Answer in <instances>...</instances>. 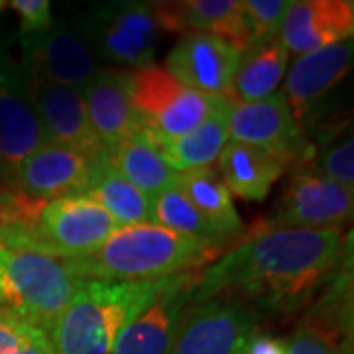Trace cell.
I'll list each match as a JSON object with an SVG mask.
<instances>
[{"label":"cell","mask_w":354,"mask_h":354,"mask_svg":"<svg viewBox=\"0 0 354 354\" xmlns=\"http://www.w3.org/2000/svg\"><path fill=\"white\" fill-rule=\"evenodd\" d=\"M32 252L51 258H77L93 252L118 230L101 205L87 197L55 201L32 199L28 207Z\"/></svg>","instance_id":"8992f818"},{"label":"cell","mask_w":354,"mask_h":354,"mask_svg":"<svg viewBox=\"0 0 354 354\" xmlns=\"http://www.w3.org/2000/svg\"><path fill=\"white\" fill-rule=\"evenodd\" d=\"M241 51L225 39L205 34L181 36L165 59V71L183 87L205 93L225 95L230 85Z\"/></svg>","instance_id":"e0dca14e"},{"label":"cell","mask_w":354,"mask_h":354,"mask_svg":"<svg viewBox=\"0 0 354 354\" xmlns=\"http://www.w3.org/2000/svg\"><path fill=\"white\" fill-rule=\"evenodd\" d=\"M344 230L256 228L199 272L193 305L234 299L293 311L330 283L344 260Z\"/></svg>","instance_id":"6da1fadb"},{"label":"cell","mask_w":354,"mask_h":354,"mask_svg":"<svg viewBox=\"0 0 354 354\" xmlns=\"http://www.w3.org/2000/svg\"><path fill=\"white\" fill-rule=\"evenodd\" d=\"M201 272V270H199ZM199 272L174 276L120 330L113 354H167L193 305Z\"/></svg>","instance_id":"7c38bea8"},{"label":"cell","mask_w":354,"mask_h":354,"mask_svg":"<svg viewBox=\"0 0 354 354\" xmlns=\"http://www.w3.org/2000/svg\"><path fill=\"white\" fill-rule=\"evenodd\" d=\"M95 162L59 144H46L20 165L14 189L36 201L85 197Z\"/></svg>","instance_id":"2e32d148"},{"label":"cell","mask_w":354,"mask_h":354,"mask_svg":"<svg viewBox=\"0 0 354 354\" xmlns=\"http://www.w3.org/2000/svg\"><path fill=\"white\" fill-rule=\"evenodd\" d=\"M228 142H241L274 156L283 167H307L315 144L295 120L283 93L256 102L232 104L228 114Z\"/></svg>","instance_id":"ba28073f"},{"label":"cell","mask_w":354,"mask_h":354,"mask_svg":"<svg viewBox=\"0 0 354 354\" xmlns=\"http://www.w3.org/2000/svg\"><path fill=\"white\" fill-rule=\"evenodd\" d=\"M230 109L232 102L223 97L215 106V111L209 114V118L187 134L177 138H162L150 134L156 150L160 152L174 174L211 167V164H215L228 142Z\"/></svg>","instance_id":"7402d4cb"},{"label":"cell","mask_w":354,"mask_h":354,"mask_svg":"<svg viewBox=\"0 0 354 354\" xmlns=\"http://www.w3.org/2000/svg\"><path fill=\"white\" fill-rule=\"evenodd\" d=\"M8 191H12V189H10V187H8V185H6V183L2 181V177H0V199H2V197H4V195L8 193Z\"/></svg>","instance_id":"e575fe53"},{"label":"cell","mask_w":354,"mask_h":354,"mask_svg":"<svg viewBox=\"0 0 354 354\" xmlns=\"http://www.w3.org/2000/svg\"><path fill=\"white\" fill-rule=\"evenodd\" d=\"M260 313L234 299L191 305L167 354H244Z\"/></svg>","instance_id":"8fae6325"},{"label":"cell","mask_w":354,"mask_h":354,"mask_svg":"<svg viewBox=\"0 0 354 354\" xmlns=\"http://www.w3.org/2000/svg\"><path fill=\"white\" fill-rule=\"evenodd\" d=\"M4 6H6V2H2V0H0V12H2V8H4Z\"/></svg>","instance_id":"d590c367"},{"label":"cell","mask_w":354,"mask_h":354,"mask_svg":"<svg viewBox=\"0 0 354 354\" xmlns=\"http://www.w3.org/2000/svg\"><path fill=\"white\" fill-rule=\"evenodd\" d=\"M353 39L339 41L321 50L299 55L286 71L283 97L299 124L327 101L330 91L353 69Z\"/></svg>","instance_id":"9a60e30c"},{"label":"cell","mask_w":354,"mask_h":354,"mask_svg":"<svg viewBox=\"0 0 354 354\" xmlns=\"http://www.w3.org/2000/svg\"><path fill=\"white\" fill-rule=\"evenodd\" d=\"M165 279H79L71 301L48 333L55 354H113L120 330L160 291Z\"/></svg>","instance_id":"3957f363"},{"label":"cell","mask_w":354,"mask_h":354,"mask_svg":"<svg viewBox=\"0 0 354 354\" xmlns=\"http://www.w3.org/2000/svg\"><path fill=\"white\" fill-rule=\"evenodd\" d=\"M221 181L228 193L244 201L262 203L283 176L286 167L274 156L241 142H227L216 160Z\"/></svg>","instance_id":"603a6c76"},{"label":"cell","mask_w":354,"mask_h":354,"mask_svg":"<svg viewBox=\"0 0 354 354\" xmlns=\"http://www.w3.org/2000/svg\"><path fill=\"white\" fill-rule=\"evenodd\" d=\"M85 197L101 205L118 227L152 223L150 197L130 185L104 160L95 162Z\"/></svg>","instance_id":"484cf974"},{"label":"cell","mask_w":354,"mask_h":354,"mask_svg":"<svg viewBox=\"0 0 354 354\" xmlns=\"http://www.w3.org/2000/svg\"><path fill=\"white\" fill-rule=\"evenodd\" d=\"M102 160L150 199L176 181V174L152 144L150 132L144 138L127 140L104 150Z\"/></svg>","instance_id":"d4e9b609"},{"label":"cell","mask_w":354,"mask_h":354,"mask_svg":"<svg viewBox=\"0 0 354 354\" xmlns=\"http://www.w3.org/2000/svg\"><path fill=\"white\" fill-rule=\"evenodd\" d=\"M73 24L97 62L118 65L124 71L152 65L162 38L152 2H101L81 14Z\"/></svg>","instance_id":"5b68a950"},{"label":"cell","mask_w":354,"mask_h":354,"mask_svg":"<svg viewBox=\"0 0 354 354\" xmlns=\"http://www.w3.org/2000/svg\"><path fill=\"white\" fill-rule=\"evenodd\" d=\"M77 286L64 260L0 246V311L18 323L50 333Z\"/></svg>","instance_id":"277c9868"},{"label":"cell","mask_w":354,"mask_h":354,"mask_svg":"<svg viewBox=\"0 0 354 354\" xmlns=\"http://www.w3.org/2000/svg\"><path fill=\"white\" fill-rule=\"evenodd\" d=\"M286 354H353L351 311L323 307L286 339Z\"/></svg>","instance_id":"4316f807"},{"label":"cell","mask_w":354,"mask_h":354,"mask_svg":"<svg viewBox=\"0 0 354 354\" xmlns=\"http://www.w3.org/2000/svg\"><path fill=\"white\" fill-rule=\"evenodd\" d=\"M290 51L278 36L252 41L241 51L234 77L225 91V99L232 104L256 102L278 93L279 83L288 71Z\"/></svg>","instance_id":"44dd1931"},{"label":"cell","mask_w":354,"mask_h":354,"mask_svg":"<svg viewBox=\"0 0 354 354\" xmlns=\"http://www.w3.org/2000/svg\"><path fill=\"white\" fill-rule=\"evenodd\" d=\"M150 211H152L153 225L169 228V230L185 234V236H195L201 241L213 242V244L223 246L225 250L236 244V242L230 241L225 232H221L215 225H211L191 205L189 199L179 191L176 181H174V185H169L167 189L150 199Z\"/></svg>","instance_id":"83f0119b"},{"label":"cell","mask_w":354,"mask_h":354,"mask_svg":"<svg viewBox=\"0 0 354 354\" xmlns=\"http://www.w3.org/2000/svg\"><path fill=\"white\" fill-rule=\"evenodd\" d=\"M127 77L130 101L142 124L162 138H177L195 130L223 99L183 87L164 67L153 64L127 71Z\"/></svg>","instance_id":"52a82bcc"},{"label":"cell","mask_w":354,"mask_h":354,"mask_svg":"<svg viewBox=\"0 0 354 354\" xmlns=\"http://www.w3.org/2000/svg\"><path fill=\"white\" fill-rule=\"evenodd\" d=\"M28 73L0 55V177L14 189L20 165L50 138L30 99Z\"/></svg>","instance_id":"30bf717a"},{"label":"cell","mask_w":354,"mask_h":354,"mask_svg":"<svg viewBox=\"0 0 354 354\" xmlns=\"http://www.w3.org/2000/svg\"><path fill=\"white\" fill-rule=\"evenodd\" d=\"M152 8L162 32L179 36H215L234 46L239 51L246 50L252 41L242 10V0L152 2Z\"/></svg>","instance_id":"ac0fdd59"},{"label":"cell","mask_w":354,"mask_h":354,"mask_svg":"<svg viewBox=\"0 0 354 354\" xmlns=\"http://www.w3.org/2000/svg\"><path fill=\"white\" fill-rule=\"evenodd\" d=\"M176 185L211 225L225 232L232 242L241 241L244 223L230 193L213 167L176 174Z\"/></svg>","instance_id":"cb8c5ba5"},{"label":"cell","mask_w":354,"mask_h":354,"mask_svg":"<svg viewBox=\"0 0 354 354\" xmlns=\"http://www.w3.org/2000/svg\"><path fill=\"white\" fill-rule=\"evenodd\" d=\"M223 246L185 236L169 228L142 223L120 227L93 252L65 258V268L77 279L158 281L213 264Z\"/></svg>","instance_id":"7a4b0ae2"},{"label":"cell","mask_w":354,"mask_h":354,"mask_svg":"<svg viewBox=\"0 0 354 354\" xmlns=\"http://www.w3.org/2000/svg\"><path fill=\"white\" fill-rule=\"evenodd\" d=\"M286 339L256 329L246 342L244 354H286Z\"/></svg>","instance_id":"1f68e13d"},{"label":"cell","mask_w":354,"mask_h":354,"mask_svg":"<svg viewBox=\"0 0 354 354\" xmlns=\"http://www.w3.org/2000/svg\"><path fill=\"white\" fill-rule=\"evenodd\" d=\"M321 146L313 153L307 169L333 181L353 187L354 185V138L351 122L327 127L319 134Z\"/></svg>","instance_id":"f1b7e54d"},{"label":"cell","mask_w":354,"mask_h":354,"mask_svg":"<svg viewBox=\"0 0 354 354\" xmlns=\"http://www.w3.org/2000/svg\"><path fill=\"white\" fill-rule=\"evenodd\" d=\"M8 6L20 18V32L22 36H36L48 32L53 26L51 18V4L48 0H12Z\"/></svg>","instance_id":"4dcf8cb0"},{"label":"cell","mask_w":354,"mask_h":354,"mask_svg":"<svg viewBox=\"0 0 354 354\" xmlns=\"http://www.w3.org/2000/svg\"><path fill=\"white\" fill-rule=\"evenodd\" d=\"M14 354H55V351L51 346L50 337L46 330L26 325L24 330H22L20 344L14 351Z\"/></svg>","instance_id":"d6a6232c"},{"label":"cell","mask_w":354,"mask_h":354,"mask_svg":"<svg viewBox=\"0 0 354 354\" xmlns=\"http://www.w3.org/2000/svg\"><path fill=\"white\" fill-rule=\"evenodd\" d=\"M291 0H244L242 10L252 41L278 36L279 24L290 8ZM250 41V44H252Z\"/></svg>","instance_id":"f546056e"},{"label":"cell","mask_w":354,"mask_h":354,"mask_svg":"<svg viewBox=\"0 0 354 354\" xmlns=\"http://www.w3.org/2000/svg\"><path fill=\"white\" fill-rule=\"evenodd\" d=\"M28 77L83 91L99 73V62L71 22H55L48 32L22 38Z\"/></svg>","instance_id":"4fadbf2b"},{"label":"cell","mask_w":354,"mask_h":354,"mask_svg":"<svg viewBox=\"0 0 354 354\" xmlns=\"http://www.w3.org/2000/svg\"><path fill=\"white\" fill-rule=\"evenodd\" d=\"M83 99L91 127L104 150L148 134L130 101L124 69H99L93 81L83 88Z\"/></svg>","instance_id":"ffe728a7"},{"label":"cell","mask_w":354,"mask_h":354,"mask_svg":"<svg viewBox=\"0 0 354 354\" xmlns=\"http://www.w3.org/2000/svg\"><path fill=\"white\" fill-rule=\"evenodd\" d=\"M353 0H293L278 30L290 53H309L353 39Z\"/></svg>","instance_id":"d6986e66"},{"label":"cell","mask_w":354,"mask_h":354,"mask_svg":"<svg viewBox=\"0 0 354 354\" xmlns=\"http://www.w3.org/2000/svg\"><path fill=\"white\" fill-rule=\"evenodd\" d=\"M353 187L297 167L279 195L274 215L262 228L344 230L353 221Z\"/></svg>","instance_id":"9c48e42d"},{"label":"cell","mask_w":354,"mask_h":354,"mask_svg":"<svg viewBox=\"0 0 354 354\" xmlns=\"http://www.w3.org/2000/svg\"><path fill=\"white\" fill-rule=\"evenodd\" d=\"M24 327L26 325L0 311V354H14L20 344Z\"/></svg>","instance_id":"836d02e7"},{"label":"cell","mask_w":354,"mask_h":354,"mask_svg":"<svg viewBox=\"0 0 354 354\" xmlns=\"http://www.w3.org/2000/svg\"><path fill=\"white\" fill-rule=\"evenodd\" d=\"M28 81L30 99L50 142L83 153L93 162L102 160L104 146L91 127L83 91L32 77H28Z\"/></svg>","instance_id":"5bb4252c"}]
</instances>
